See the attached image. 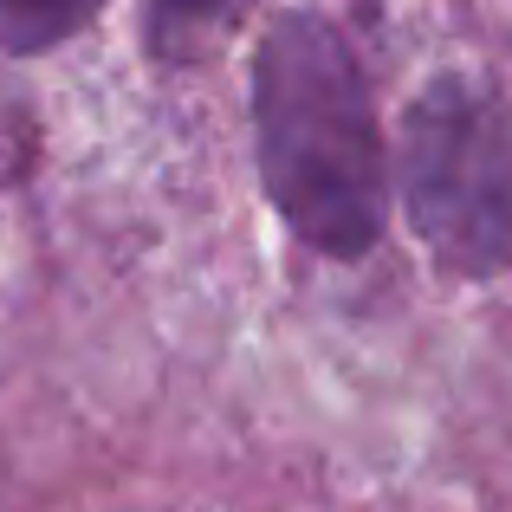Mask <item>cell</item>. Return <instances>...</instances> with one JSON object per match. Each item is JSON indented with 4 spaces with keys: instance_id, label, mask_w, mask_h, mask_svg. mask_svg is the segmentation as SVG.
I'll return each mask as SVG.
<instances>
[{
    "instance_id": "1",
    "label": "cell",
    "mask_w": 512,
    "mask_h": 512,
    "mask_svg": "<svg viewBox=\"0 0 512 512\" xmlns=\"http://www.w3.org/2000/svg\"><path fill=\"white\" fill-rule=\"evenodd\" d=\"M260 175L273 208L312 247L357 260L383 234V143L344 33L318 13H286L253 65Z\"/></svg>"
},
{
    "instance_id": "2",
    "label": "cell",
    "mask_w": 512,
    "mask_h": 512,
    "mask_svg": "<svg viewBox=\"0 0 512 512\" xmlns=\"http://www.w3.org/2000/svg\"><path fill=\"white\" fill-rule=\"evenodd\" d=\"M409 221L454 273L512 266V117L467 78H441L402 124Z\"/></svg>"
},
{
    "instance_id": "3",
    "label": "cell",
    "mask_w": 512,
    "mask_h": 512,
    "mask_svg": "<svg viewBox=\"0 0 512 512\" xmlns=\"http://www.w3.org/2000/svg\"><path fill=\"white\" fill-rule=\"evenodd\" d=\"M98 13V0H0V46L7 52H46L72 39Z\"/></svg>"
},
{
    "instance_id": "4",
    "label": "cell",
    "mask_w": 512,
    "mask_h": 512,
    "mask_svg": "<svg viewBox=\"0 0 512 512\" xmlns=\"http://www.w3.org/2000/svg\"><path fill=\"white\" fill-rule=\"evenodd\" d=\"M227 7H234V0H150V20H156V39L182 46L188 33H208Z\"/></svg>"
}]
</instances>
